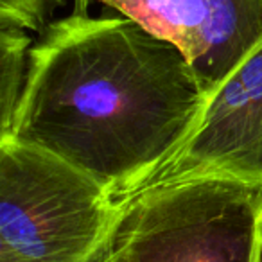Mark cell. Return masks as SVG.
Wrapping results in <instances>:
<instances>
[{
	"instance_id": "6da1fadb",
	"label": "cell",
	"mask_w": 262,
	"mask_h": 262,
	"mask_svg": "<svg viewBox=\"0 0 262 262\" xmlns=\"http://www.w3.org/2000/svg\"><path fill=\"white\" fill-rule=\"evenodd\" d=\"M208 101L183 54L126 16L41 31L8 139L83 171L119 201L183 147Z\"/></svg>"
},
{
	"instance_id": "7a4b0ae2",
	"label": "cell",
	"mask_w": 262,
	"mask_h": 262,
	"mask_svg": "<svg viewBox=\"0 0 262 262\" xmlns=\"http://www.w3.org/2000/svg\"><path fill=\"white\" fill-rule=\"evenodd\" d=\"M120 201L74 165L0 142V262H94Z\"/></svg>"
},
{
	"instance_id": "3957f363",
	"label": "cell",
	"mask_w": 262,
	"mask_h": 262,
	"mask_svg": "<svg viewBox=\"0 0 262 262\" xmlns=\"http://www.w3.org/2000/svg\"><path fill=\"white\" fill-rule=\"evenodd\" d=\"M262 187L203 178L120 201L108 243L124 262H255Z\"/></svg>"
},
{
	"instance_id": "277c9868",
	"label": "cell",
	"mask_w": 262,
	"mask_h": 262,
	"mask_svg": "<svg viewBox=\"0 0 262 262\" xmlns=\"http://www.w3.org/2000/svg\"><path fill=\"white\" fill-rule=\"evenodd\" d=\"M203 178L262 187V41L208 97L192 135L146 187Z\"/></svg>"
},
{
	"instance_id": "5b68a950",
	"label": "cell",
	"mask_w": 262,
	"mask_h": 262,
	"mask_svg": "<svg viewBox=\"0 0 262 262\" xmlns=\"http://www.w3.org/2000/svg\"><path fill=\"white\" fill-rule=\"evenodd\" d=\"M101 2L172 43L210 97L262 41V0H74Z\"/></svg>"
},
{
	"instance_id": "8992f818",
	"label": "cell",
	"mask_w": 262,
	"mask_h": 262,
	"mask_svg": "<svg viewBox=\"0 0 262 262\" xmlns=\"http://www.w3.org/2000/svg\"><path fill=\"white\" fill-rule=\"evenodd\" d=\"M33 41L26 31L0 26V140L9 137L29 70Z\"/></svg>"
},
{
	"instance_id": "52a82bcc",
	"label": "cell",
	"mask_w": 262,
	"mask_h": 262,
	"mask_svg": "<svg viewBox=\"0 0 262 262\" xmlns=\"http://www.w3.org/2000/svg\"><path fill=\"white\" fill-rule=\"evenodd\" d=\"M56 0H0V26L41 31Z\"/></svg>"
},
{
	"instance_id": "ba28073f",
	"label": "cell",
	"mask_w": 262,
	"mask_h": 262,
	"mask_svg": "<svg viewBox=\"0 0 262 262\" xmlns=\"http://www.w3.org/2000/svg\"><path fill=\"white\" fill-rule=\"evenodd\" d=\"M94 262H124V258H122V255L108 243V239H106L104 246H102V250L99 251L97 258H95Z\"/></svg>"
},
{
	"instance_id": "9c48e42d",
	"label": "cell",
	"mask_w": 262,
	"mask_h": 262,
	"mask_svg": "<svg viewBox=\"0 0 262 262\" xmlns=\"http://www.w3.org/2000/svg\"><path fill=\"white\" fill-rule=\"evenodd\" d=\"M255 262H262V221H260V235H258V248H257V258Z\"/></svg>"
}]
</instances>
